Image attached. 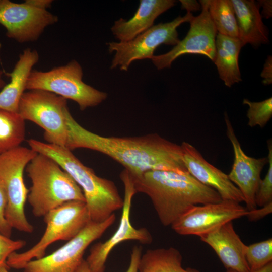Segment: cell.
I'll use <instances>...</instances> for the list:
<instances>
[{
    "instance_id": "obj_1",
    "label": "cell",
    "mask_w": 272,
    "mask_h": 272,
    "mask_svg": "<svg viewBox=\"0 0 272 272\" xmlns=\"http://www.w3.org/2000/svg\"><path fill=\"white\" fill-rule=\"evenodd\" d=\"M67 140L70 150L86 148L103 153L123 165L130 175L137 177L150 170L188 172L180 145L157 133L140 137H103L88 130L66 115Z\"/></svg>"
},
{
    "instance_id": "obj_2",
    "label": "cell",
    "mask_w": 272,
    "mask_h": 272,
    "mask_svg": "<svg viewBox=\"0 0 272 272\" xmlns=\"http://www.w3.org/2000/svg\"><path fill=\"white\" fill-rule=\"evenodd\" d=\"M131 177L136 192L150 197L164 226H171L194 206L222 200L216 190L198 181L189 172L150 170Z\"/></svg>"
},
{
    "instance_id": "obj_3",
    "label": "cell",
    "mask_w": 272,
    "mask_h": 272,
    "mask_svg": "<svg viewBox=\"0 0 272 272\" xmlns=\"http://www.w3.org/2000/svg\"><path fill=\"white\" fill-rule=\"evenodd\" d=\"M30 148L56 161L81 189L91 221L102 222L122 209L123 199L114 183L97 176L65 147L29 139Z\"/></svg>"
},
{
    "instance_id": "obj_4",
    "label": "cell",
    "mask_w": 272,
    "mask_h": 272,
    "mask_svg": "<svg viewBox=\"0 0 272 272\" xmlns=\"http://www.w3.org/2000/svg\"><path fill=\"white\" fill-rule=\"evenodd\" d=\"M32 185L27 200L33 214L44 217L70 201L85 202L83 192L71 176L52 158L37 153L26 167Z\"/></svg>"
},
{
    "instance_id": "obj_5",
    "label": "cell",
    "mask_w": 272,
    "mask_h": 272,
    "mask_svg": "<svg viewBox=\"0 0 272 272\" xmlns=\"http://www.w3.org/2000/svg\"><path fill=\"white\" fill-rule=\"evenodd\" d=\"M46 229L39 241L22 253H12L6 264L10 268L22 269L28 262L41 258L53 243L68 241L75 237L91 221L84 201H70L49 211L44 216Z\"/></svg>"
},
{
    "instance_id": "obj_6",
    "label": "cell",
    "mask_w": 272,
    "mask_h": 272,
    "mask_svg": "<svg viewBox=\"0 0 272 272\" xmlns=\"http://www.w3.org/2000/svg\"><path fill=\"white\" fill-rule=\"evenodd\" d=\"M83 71L80 63L72 60L66 64L48 71L32 70L26 90H42L72 100L83 111L96 106L107 97L105 92L98 90L82 80Z\"/></svg>"
},
{
    "instance_id": "obj_7",
    "label": "cell",
    "mask_w": 272,
    "mask_h": 272,
    "mask_svg": "<svg viewBox=\"0 0 272 272\" xmlns=\"http://www.w3.org/2000/svg\"><path fill=\"white\" fill-rule=\"evenodd\" d=\"M37 153L21 146L0 155V183L7 198L6 219L12 228L27 233L34 231L25 213L29 190L24 180V171Z\"/></svg>"
},
{
    "instance_id": "obj_8",
    "label": "cell",
    "mask_w": 272,
    "mask_h": 272,
    "mask_svg": "<svg viewBox=\"0 0 272 272\" xmlns=\"http://www.w3.org/2000/svg\"><path fill=\"white\" fill-rule=\"evenodd\" d=\"M67 100L52 92L29 90L23 94L18 113L44 130L47 143L65 147L67 140Z\"/></svg>"
},
{
    "instance_id": "obj_9",
    "label": "cell",
    "mask_w": 272,
    "mask_h": 272,
    "mask_svg": "<svg viewBox=\"0 0 272 272\" xmlns=\"http://www.w3.org/2000/svg\"><path fill=\"white\" fill-rule=\"evenodd\" d=\"M193 17L191 13L187 12L171 22L153 25L130 41L107 43L109 52H115L111 68L127 71L135 60L151 59L160 45H176L180 41L177 28L183 23H189Z\"/></svg>"
},
{
    "instance_id": "obj_10",
    "label": "cell",
    "mask_w": 272,
    "mask_h": 272,
    "mask_svg": "<svg viewBox=\"0 0 272 272\" xmlns=\"http://www.w3.org/2000/svg\"><path fill=\"white\" fill-rule=\"evenodd\" d=\"M115 214L102 222L91 221L75 237L51 254L25 264L23 272H76L88 247L115 222Z\"/></svg>"
},
{
    "instance_id": "obj_11",
    "label": "cell",
    "mask_w": 272,
    "mask_h": 272,
    "mask_svg": "<svg viewBox=\"0 0 272 272\" xmlns=\"http://www.w3.org/2000/svg\"><path fill=\"white\" fill-rule=\"evenodd\" d=\"M120 177L124 187V195L122 214L118 227L114 234L104 242H98L90 248L85 259L90 272H105L106 262L113 249L119 243L134 240L143 244L152 242L153 238L145 228H135L130 222V214L132 198L137 193L133 182L129 172L124 169Z\"/></svg>"
},
{
    "instance_id": "obj_12",
    "label": "cell",
    "mask_w": 272,
    "mask_h": 272,
    "mask_svg": "<svg viewBox=\"0 0 272 272\" xmlns=\"http://www.w3.org/2000/svg\"><path fill=\"white\" fill-rule=\"evenodd\" d=\"M201 12L194 16L184 38L168 52L154 55L151 59L158 70L169 68L178 57L186 54L203 55L214 62L217 31L211 18L207 0L199 1Z\"/></svg>"
},
{
    "instance_id": "obj_13",
    "label": "cell",
    "mask_w": 272,
    "mask_h": 272,
    "mask_svg": "<svg viewBox=\"0 0 272 272\" xmlns=\"http://www.w3.org/2000/svg\"><path fill=\"white\" fill-rule=\"evenodd\" d=\"M58 20L47 10L37 8L26 2L16 3L0 0V24L6 36L19 43L37 40L48 26Z\"/></svg>"
},
{
    "instance_id": "obj_14",
    "label": "cell",
    "mask_w": 272,
    "mask_h": 272,
    "mask_svg": "<svg viewBox=\"0 0 272 272\" xmlns=\"http://www.w3.org/2000/svg\"><path fill=\"white\" fill-rule=\"evenodd\" d=\"M240 203L222 200L194 206L178 218L171 228L181 235L200 237L228 222L246 216L248 210Z\"/></svg>"
},
{
    "instance_id": "obj_15",
    "label": "cell",
    "mask_w": 272,
    "mask_h": 272,
    "mask_svg": "<svg viewBox=\"0 0 272 272\" xmlns=\"http://www.w3.org/2000/svg\"><path fill=\"white\" fill-rule=\"evenodd\" d=\"M224 119L227 136L231 143L234 152L233 163L228 176L242 193L246 208L248 211L253 210L257 208L255 199L262 180L261 173L264 166L268 163V160L267 157L257 159L247 155L241 148L226 112Z\"/></svg>"
},
{
    "instance_id": "obj_16",
    "label": "cell",
    "mask_w": 272,
    "mask_h": 272,
    "mask_svg": "<svg viewBox=\"0 0 272 272\" xmlns=\"http://www.w3.org/2000/svg\"><path fill=\"white\" fill-rule=\"evenodd\" d=\"M182 157L188 172L198 181L216 190L222 200L244 202L239 189L228 174L209 163L191 144L183 142L180 145Z\"/></svg>"
},
{
    "instance_id": "obj_17",
    "label": "cell",
    "mask_w": 272,
    "mask_h": 272,
    "mask_svg": "<svg viewBox=\"0 0 272 272\" xmlns=\"http://www.w3.org/2000/svg\"><path fill=\"white\" fill-rule=\"evenodd\" d=\"M199 237L213 249L226 269L238 272L250 271L245 259L247 245L235 232L232 222Z\"/></svg>"
},
{
    "instance_id": "obj_18",
    "label": "cell",
    "mask_w": 272,
    "mask_h": 272,
    "mask_svg": "<svg viewBox=\"0 0 272 272\" xmlns=\"http://www.w3.org/2000/svg\"><path fill=\"white\" fill-rule=\"evenodd\" d=\"M175 3L173 0H141L133 16L128 20L121 18L116 21L111 32L119 42L130 41L152 27L156 18Z\"/></svg>"
},
{
    "instance_id": "obj_19",
    "label": "cell",
    "mask_w": 272,
    "mask_h": 272,
    "mask_svg": "<svg viewBox=\"0 0 272 272\" xmlns=\"http://www.w3.org/2000/svg\"><path fill=\"white\" fill-rule=\"evenodd\" d=\"M39 59V55L36 50L26 48L20 54L12 72L6 73L10 81L0 91L1 109L18 112L30 74Z\"/></svg>"
},
{
    "instance_id": "obj_20",
    "label": "cell",
    "mask_w": 272,
    "mask_h": 272,
    "mask_svg": "<svg viewBox=\"0 0 272 272\" xmlns=\"http://www.w3.org/2000/svg\"><path fill=\"white\" fill-rule=\"evenodd\" d=\"M243 46H258L268 42V32L262 20L259 7L253 0H231Z\"/></svg>"
},
{
    "instance_id": "obj_21",
    "label": "cell",
    "mask_w": 272,
    "mask_h": 272,
    "mask_svg": "<svg viewBox=\"0 0 272 272\" xmlns=\"http://www.w3.org/2000/svg\"><path fill=\"white\" fill-rule=\"evenodd\" d=\"M216 65L220 79L231 87L242 81L238 64L239 55L243 46L238 38L231 37L217 33L216 37Z\"/></svg>"
},
{
    "instance_id": "obj_22",
    "label": "cell",
    "mask_w": 272,
    "mask_h": 272,
    "mask_svg": "<svg viewBox=\"0 0 272 272\" xmlns=\"http://www.w3.org/2000/svg\"><path fill=\"white\" fill-rule=\"evenodd\" d=\"M182 259L180 252L172 247L148 249L141 257L139 272H200L183 267Z\"/></svg>"
},
{
    "instance_id": "obj_23",
    "label": "cell",
    "mask_w": 272,
    "mask_h": 272,
    "mask_svg": "<svg viewBox=\"0 0 272 272\" xmlns=\"http://www.w3.org/2000/svg\"><path fill=\"white\" fill-rule=\"evenodd\" d=\"M25 121L18 112L0 109V155L20 146L24 141Z\"/></svg>"
},
{
    "instance_id": "obj_24",
    "label": "cell",
    "mask_w": 272,
    "mask_h": 272,
    "mask_svg": "<svg viewBox=\"0 0 272 272\" xmlns=\"http://www.w3.org/2000/svg\"><path fill=\"white\" fill-rule=\"evenodd\" d=\"M207 2L217 33L238 38V28L231 0H207Z\"/></svg>"
},
{
    "instance_id": "obj_25",
    "label": "cell",
    "mask_w": 272,
    "mask_h": 272,
    "mask_svg": "<svg viewBox=\"0 0 272 272\" xmlns=\"http://www.w3.org/2000/svg\"><path fill=\"white\" fill-rule=\"evenodd\" d=\"M245 259L250 271L258 270L272 262V238L247 245Z\"/></svg>"
},
{
    "instance_id": "obj_26",
    "label": "cell",
    "mask_w": 272,
    "mask_h": 272,
    "mask_svg": "<svg viewBox=\"0 0 272 272\" xmlns=\"http://www.w3.org/2000/svg\"><path fill=\"white\" fill-rule=\"evenodd\" d=\"M249 108L247 112L248 125L251 127L258 125L264 127L272 117V98L260 102H252L247 99L243 101Z\"/></svg>"
},
{
    "instance_id": "obj_27",
    "label": "cell",
    "mask_w": 272,
    "mask_h": 272,
    "mask_svg": "<svg viewBox=\"0 0 272 272\" xmlns=\"http://www.w3.org/2000/svg\"><path fill=\"white\" fill-rule=\"evenodd\" d=\"M268 169L264 178L261 180L255 195L256 206L263 207L272 201V143L267 141Z\"/></svg>"
},
{
    "instance_id": "obj_28",
    "label": "cell",
    "mask_w": 272,
    "mask_h": 272,
    "mask_svg": "<svg viewBox=\"0 0 272 272\" xmlns=\"http://www.w3.org/2000/svg\"><path fill=\"white\" fill-rule=\"evenodd\" d=\"M26 244L25 240H14L0 233V265L6 263L12 253L24 247Z\"/></svg>"
},
{
    "instance_id": "obj_29",
    "label": "cell",
    "mask_w": 272,
    "mask_h": 272,
    "mask_svg": "<svg viewBox=\"0 0 272 272\" xmlns=\"http://www.w3.org/2000/svg\"><path fill=\"white\" fill-rule=\"evenodd\" d=\"M7 205V195L3 187L0 183V233L10 238L13 228L6 218Z\"/></svg>"
},
{
    "instance_id": "obj_30",
    "label": "cell",
    "mask_w": 272,
    "mask_h": 272,
    "mask_svg": "<svg viewBox=\"0 0 272 272\" xmlns=\"http://www.w3.org/2000/svg\"><path fill=\"white\" fill-rule=\"evenodd\" d=\"M272 212V201L268 202L260 209L257 208L249 210L247 212L246 217L250 221H258Z\"/></svg>"
},
{
    "instance_id": "obj_31",
    "label": "cell",
    "mask_w": 272,
    "mask_h": 272,
    "mask_svg": "<svg viewBox=\"0 0 272 272\" xmlns=\"http://www.w3.org/2000/svg\"><path fill=\"white\" fill-rule=\"evenodd\" d=\"M142 255V247L141 246H134L130 254L129 265L125 272H139V263Z\"/></svg>"
},
{
    "instance_id": "obj_32",
    "label": "cell",
    "mask_w": 272,
    "mask_h": 272,
    "mask_svg": "<svg viewBox=\"0 0 272 272\" xmlns=\"http://www.w3.org/2000/svg\"><path fill=\"white\" fill-rule=\"evenodd\" d=\"M261 77L263 79V83L265 85H269L272 82V58L269 56L265 62Z\"/></svg>"
},
{
    "instance_id": "obj_33",
    "label": "cell",
    "mask_w": 272,
    "mask_h": 272,
    "mask_svg": "<svg viewBox=\"0 0 272 272\" xmlns=\"http://www.w3.org/2000/svg\"><path fill=\"white\" fill-rule=\"evenodd\" d=\"M181 8L185 9L187 12H195L201 9L199 3L193 0H180Z\"/></svg>"
},
{
    "instance_id": "obj_34",
    "label": "cell",
    "mask_w": 272,
    "mask_h": 272,
    "mask_svg": "<svg viewBox=\"0 0 272 272\" xmlns=\"http://www.w3.org/2000/svg\"><path fill=\"white\" fill-rule=\"evenodd\" d=\"M258 2H257L259 8L260 6L262 7V11L261 12L262 15L263 17L268 19L271 17L272 15V2L271 1L269 0H261L258 1Z\"/></svg>"
},
{
    "instance_id": "obj_35",
    "label": "cell",
    "mask_w": 272,
    "mask_h": 272,
    "mask_svg": "<svg viewBox=\"0 0 272 272\" xmlns=\"http://www.w3.org/2000/svg\"><path fill=\"white\" fill-rule=\"evenodd\" d=\"M28 4L37 8L46 10L50 8L53 2L51 0H27L25 1Z\"/></svg>"
},
{
    "instance_id": "obj_36",
    "label": "cell",
    "mask_w": 272,
    "mask_h": 272,
    "mask_svg": "<svg viewBox=\"0 0 272 272\" xmlns=\"http://www.w3.org/2000/svg\"><path fill=\"white\" fill-rule=\"evenodd\" d=\"M225 272H238L232 269H226ZM249 272H272V262L269 263L262 268L254 271Z\"/></svg>"
},
{
    "instance_id": "obj_37",
    "label": "cell",
    "mask_w": 272,
    "mask_h": 272,
    "mask_svg": "<svg viewBox=\"0 0 272 272\" xmlns=\"http://www.w3.org/2000/svg\"><path fill=\"white\" fill-rule=\"evenodd\" d=\"M4 73L2 70H0V89H2L6 85L5 81L3 79Z\"/></svg>"
},
{
    "instance_id": "obj_38",
    "label": "cell",
    "mask_w": 272,
    "mask_h": 272,
    "mask_svg": "<svg viewBox=\"0 0 272 272\" xmlns=\"http://www.w3.org/2000/svg\"><path fill=\"white\" fill-rule=\"evenodd\" d=\"M10 268L7 265L6 263L0 265V272H9Z\"/></svg>"
}]
</instances>
